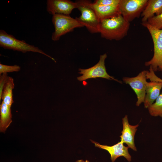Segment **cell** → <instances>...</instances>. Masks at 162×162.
<instances>
[{
    "label": "cell",
    "instance_id": "obj_1",
    "mask_svg": "<svg viewBox=\"0 0 162 162\" xmlns=\"http://www.w3.org/2000/svg\"><path fill=\"white\" fill-rule=\"evenodd\" d=\"M130 26V22L120 14L100 20L99 33L106 39L118 40L127 35Z\"/></svg>",
    "mask_w": 162,
    "mask_h": 162
},
{
    "label": "cell",
    "instance_id": "obj_2",
    "mask_svg": "<svg viewBox=\"0 0 162 162\" xmlns=\"http://www.w3.org/2000/svg\"><path fill=\"white\" fill-rule=\"evenodd\" d=\"M75 2L77 5V8L81 13L79 17L75 18L84 27L85 26L91 33H99L100 21L90 5L91 1L80 0Z\"/></svg>",
    "mask_w": 162,
    "mask_h": 162
},
{
    "label": "cell",
    "instance_id": "obj_3",
    "mask_svg": "<svg viewBox=\"0 0 162 162\" xmlns=\"http://www.w3.org/2000/svg\"><path fill=\"white\" fill-rule=\"evenodd\" d=\"M141 24L149 31L154 45L153 57L150 61L145 62V65L146 66L151 67L154 72L158 70L162 74V29L152 26L147 22H142Z\"/></svg>",
    "mask_w": 162,
    "mask_h": 162
},
{
    "label": "cell",
    "instance_id": "obj_4",
    "mask_svg": "<svg viewBox=\"0 0 162 162\" xmlns=\"http://www.w3.org/2000/svg\"><path fill=\"white\" fill-rule=\"evenodd\" d=\"M0 46L4 49L12 50L23 53L32 52L40 53L50 58L56 62L55 59L38 47L26 43L23 40L16 39L13 35L8 34L4 30H0Z\"/></svg>",
    "mask_w": 162,
    "mask_h": 162
},
{
    "label": "cell",
    "instance_id": "obj_5",
    "mask_svg": "<svg viewBox=\"0 0 162 162\" xmlns=\"http://www.w3.org/2000/svg\"><path fill=\"white\" fill-rule=\"evenodd\" d=\"M52 22L54 31L52 34V39L54 41L59 40L62 35L72 32L74 28L84 26L75 18L70 15L61 14L52 15Z\"/></svg>",
    "mask_w": 162,
    "mask_h": 162
},
{
    "label": "cell",
    "instance_id": "obj_6",
    "mask_svg": "<svg viewBox=\"0 0 162 162\" xmlns=\"http://www.w3.org/2000/svg\"><path fill=\"white\" fill-rule=\"evenodd\" d=\"M148 0H120L118 6L123 18L130 22L139 18L145 9Z\"/></svg>",
    "mask_w": 162,
    "mask_h": 162
},
{
    "label": "cell",
    "instance_id": "obj_7",
    "mask_svg": "<svg viewBox=\"0 0 162 162\" xmlns=\"http://www.w3.org/2000/svg\"><path fill=\"white\" fill-rule=\"evenodd\" d=\"M107 57L106 53L101 55L100 56L98 62L94 66L86 69L80 68L79 73L82 74V75L77 77V80L82 81L89 79L101 77L110 80H113L122 83V82L110 76L107 73L105 65V61Z\"/></svg>",
    "mask_w": 162,
    "mask_h": 162
},
{
    "label": "cell",
    "instance_id": "obj_8",
    "mask_svg": "<svg viewBox=\"0 0 162 162\" xmlns=\"http://www.w3.org/2000/svg\"><path fill=\"white\" fill-rule=\"evenodd\" d=\"M146 70H143L134 77H124L123 82L129 84L136 93L137 99L136 106H139L144 103L148 82L146 81Z\"/></svg>",
    "mask_w": 162,
    "mask_h": 162
},
{
    "label": "cell",
    "instance_id": "obj_9",
    "mask_svg": "<svg viewBox=\"0 0 162 162\" xmlns=\"http://www.w3.org/2000/svg\"><path fill=\"white\" fill-rule=\"evenodd\" d=\"M76 3L69 0H47L46 10L53 15L61 14L70 15L73 9L77 8Z\"/></svg>",
    "mask_w": 162,
    "mask_h": 162
},
{
    "label": "cell",
    "instance_id": "obj_10",
    "mask_svg": "<svg viewBox=\"0 0 162 162\" xmlns=\"http://www.w3.org/2000/svg\"><path fill=\"white\" fill-rule=\"evenodd\" d=\"M95 147L107 151L110 155V159L112 162H114L119 157L123 156L129 162L131 161V156L128 151V146H125L121 141L116 144L111 146L106 145H102L99 143L92 141Z\"/></svg>",
    "mask_w": 162,
    "mask_h": 162
},
{
    "label": "cell",
    "instance_id": "obj_11",
    "mask_svg": "<svg viewBox=\"0 0 162 162\" xmlns=\"http://www.w3.org/2000/svg\"><path fill=\"white\" fill-rule=\"evenodd\" d=\"M122 123L123 128L121 132L122 134L120 136L121 141L123 143L127 144L129 148L136 151L137 149L135 145L134 136L139 124L130 125L129 123L127 115L122 118Z\"/></svg>",
    "mask_w": 162,
    "mask_h": 162
},
{
    "label": "cell",
    "instance_id": "obj_12",
    "mask_svg": "<svg viewBox=\"0 0 162 162\" xmlns=\"http://www.w3.org/2000/svg\"><path fill=\"white\" fill-rule=\"evenodd\" d=\"M156 81L148 82L146 89V94L144 102V107L148 108L155 100L160 94L162 88L161 79L158 77Z\"/></svg>",
    "mask_w": 162,
    "mask_h": 162
},
{
    "label": "cell",
    "instance_id": "obj_13",
    "mask_svg": "<svg viewBox=\"0 0 162 162\" xmlns=\"http://www.w3.org/2000/svg\"><path fill=\"white\" fill-rule=\"evenodd\" d=\"M162 13V0H149L142 12V22H146L148 20L154 16L160 14Z\"/></svg>",
    "mask_w": 162,
    "mask_h": 162
},
{
    "label": "cell",
    "instance_id": "obj_14",
    "mask_svg": "<svg viewBox=\"0 0 162 162\" xmlns=\"http://www.w3.org/2000/svg\"><path fill=\"white\" fill-rule=\"evenodd\" d=\"M91 8L94 10L100 21L121 14L118 7L99 5L91 2Z\"/></svg>",
    "mask_w": 162,
    "mask_h": 162
},
{
    "label": "cell",
    "instance_id": "obj_15",
    "mask_svg": "<svg viewBox=\"0 0 162 162\" xmlns=\"http://www.w3.org/2000/svg\"><path fill=\"white\" fill-rule=\"evenodd\" d=\"M11 106L2 101L0 106V131L4 133L12 122Z\"/></svg>",
    "mask_w": 162,
    "mask_h": 162
},
{
    "label": "cell",
    "instance_id": "obj_16",
    "mask_svg": "<svg viewBox=\"0 0 162 162\" xmlns=\"http://www.w3.org/2000/svg\"><path fill=\"white\" fill-rule=\"evenodd\" d=\"M14 86L13 79L8 76L0 98V101L2 99L4 103L10 106H11L14 102L13 97V90Z\"/></svg>",
    "mask_w": 162,
    "mask_h": 162
},
{
    "label": "cell",
    "instance_id": "obj_17",
    "mask_svg": "<svg viewBox=\"0 0 162 162\" xmlns=\"http://www.w3.org/2000/svg\"><path fill=\"white\" fill-rule=\"evenodd\" d=\"M151 115L153 116H159L162 118V92L154 103L148 108Z\"/></svg>",
    "mask_w": 162,
    "mask_h": 162
},
{
    "label": "cell",
    "instance_id": "obj_18",
    "mask_svg": "<svg viewBox=\"0 0 162 162\" xmlns=\"http://www.w3.org/2000/svg\"><path fill=\"white\" fill-rule=\"evenodd\" d=\"M147 22L152 26L158 29H162V13L149 18Z\"/></svg>",
    "mask_w": 162,
    "mask_h": 162
},
{
    "label": "cell",
    "instance_id": "obj_19",
    "mask_svg": "<svg viewBox=\"0 0 162 162\" xmlns=\"http://www.w3.org/2000/svg\"><path fill=\"white\" fill-rule=\"evenodd\" d=\"M21 69L20 66L15 65H8L0 64V74L7 73L8 72H18Z\"/></svg>",
    "mask_w": 162,
    "mask_h": 162
},
{
    "label": "cell",
    "instance_id": "obj_20",
    "mask_svg": "<svg viewBox=\"0 0 162 162\" xmlns=\"http://www.w3.org/2000/svg\"><path fill=\"white\" fill-rule=\"evenodd\" d=\"M120 0H96L93 3L99 5L118 7Z\"/></svg>",
    "mask_w": 162,
    "mask_h": 162
},
{
    "label": "cell",
    "instance_id": "obj_21",
    "mask_svg": "<svg viewBox=\"0 0 162 162\" xmlns=\"http://www.w3.org/2000/svg\"><path fill=\"white\" fill-rule=\"evenodd\" d=\"M8 76L7 73L3 74L0 76V98Z\"/></svg>",
    "mask_w": 162,
    "mask_h": 162
},
{
    "label": "cell",
    "instance_id": "obj_22",
    "mask_svg": "<svg viewBox=\"0 0 162 162\" xmlns=\"http://www.w3.org/2000/svg\"><path fill=\"white\" fill-rule=\"evenodd\" d=\"M76 162H89L88 160H86L84 161L82 160H77Z\"/></svg>",
    "mask_w": 162,
    "mask_h": 162
},
{
    "label": "cell",
    "instance_id": "obj_23",
    "mask_svg": "<svg viewBox=\"0 0 162 162\" xmlns=\"http://www.w3.org/2000/svg\"><path fill=\"white\" fill-rule=\"evenodd\" d=\"M161 81L162 82V79H161Z\"/></svg>",
    "mask_w": 162,
    "mask_h": 162
}]
</instances>
